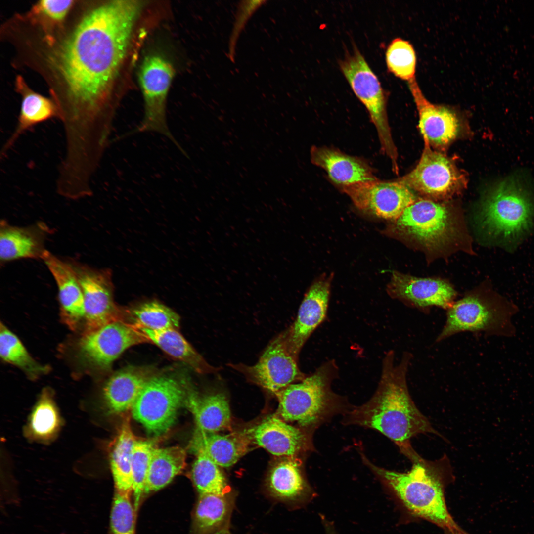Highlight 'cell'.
Listing matches in <instances>:
<instances>
[{
    "label": "cell",
    "mask_w": 534,
    "mask_h": 534,
    "mask_svg": "<svg viewBox=\"0 0 534 534\" xmlns=\"http://www.w3.org/2000/svg\"><path fill=\"white\" fill-rule=\"evenodd\" d=\"M144 4L114 0L92 9L50 55L65 89L55 103L69 143L92 146L109 139L110 90Z\"/></svg>",
    "instance_id": "1"
},
{
    "label": "cell",
    "mask_w": 534,
    "mask_h": 534,
    "mask_svg": "<svg viewBox=\"0 0 534 534\" xmlns=\"http://www.w3.org/2000/svg\"><path fill=\"white\" fill-rule=\"evenodd\" d=\"M412 358L410 352H405L395 364V352L388 351L376 391L366 403L347 411L344 424L377 430L399 449L410 444V439L418 434L439 435L409 394L407 376Z\"/></svg>",
    "instance_id": "2"
},
{
    "label": "cell",
    "mask_w": 534,
    "mask_h": 534,
    "mask_svg": "<svg viewBox=\"0 0 534 534\" xmlns=\"http://www.w3.org/2000/svg\"><path fill=\"white\" fill-rule=\"evenodd\" d=\"M402 453L412 462L406 472L379 467L360 453L363 463L391 491L404 510L414 518L425 520L444 530L460 527L449 513L445 496V487L451 480V469L445 456L431 461L422 458L408 446Z\"/></svg>",
    "instance_id": "3"
},
{
    "label": "cell",
    "mask_w": 534,
    "mask_h": 534,
    "mask_svg": "<svg viewBox=\"0 0 534 534\" xmlns=\"http://www.w3.org/2000/svg\"><path fill=\"white\" fill-rule=\"evenodd\" d=\"M526 178L515 174L502 178L485 195L480 221L488 235L503 246H514L534 225V196Z\"/></svg>",
    "instance_id": "4"
},
{
    "label": "cell",
    "mask_w": 534,
    "mask_h": 534,
    "mask_svg": "<svg viewBox=\"0 0 534 534\" xmlns=\"http://www.w3.org/2000/svg\"><path fill=\"white\" fill-rule=\"evenodd\" d=\"M339 370L335 360H327L302 381L276 392L279 403L277 417L313 432L332 415L347 411L346 400L331 388L333 381L339 376Z\"/></svg>",
    "instance_id": "5"
},
{
    "label": "cell",
    "mask_w": 534,
    "mask_h": 534,
    "mask_svg": "<svg viewBox=\"0 0 534 534\" xmlns=\"http://www.w3.org/2000/svg\"><path fill=\"white\" fill-rule=\"evenodd\" d=\"M518 310L512 302L492 291L467 294L446 310L445 324L435 342L466 332L511 337L516 333L513 318Z\"/></svg>",
    "instance_id": "6"
},
{
    "label": "cell",
    "mask_w": 534,
    "mask_h": 534,
    "mask_svg": "<svg viewBox=\"0 0 534 534\" xmlns=\"http://www.w3.org/2000/svg\"><path fill=\"white\" fill-rule=\"evenodd\" d=\"M391 222L382 233L408 238L428 249L443 247L458 233V222L450 209L430 200L415 201Z\"/></svg>",
    "instance_id": "7"
},
{
    "label": "cell",
    "mask_w": 534,
    "mask_h": 534,
    "mask_svg": "<svg viewBox=\"0 0 534 534\" xmlns=\"http://www.w3.org/2000/svg\"><path fill=\"white\" fill-rule=\"evenodd\" d=\"M339 65L356 95L367 109L383 151L390 159L393 169H397V153L388 121L386 96L377 77L356 47Z\"/></svg>",
    "instance_id": "8"
},
{
    "label": "cell",
    "mask_w": 534,
    "mask_h": 534,
    "mask_svg": "<svg viewBox=\"0 0 534 534\" xmlns=\"http://www.w3.org/2000/svg\"><path fill=\"white\" fill-rule=\"evenodd\" d=\"M174 73L172 64L160 55H148L144 59L139 73L144 102V117L136 127L117 140L136 133L156 132L167 137L186 154L170 131L167 121V97Z\"/></svg>",
    "instance_id": "9"
},
{
    "label": "cell",
    "mask_w": 534,
    "mask_h": 534,
    "mask_svg": "<svg viewBox=\"0 0 534 534\" xmlns=\"http://www.w3.org/2000/svg\"><path fill=\"white\" fill-rule=\"evenodd\" d=\"M185 398L177 380L168 376L151 377L132 408V415L149 433L159 436L173 426Z\"/></svg>",
    "instance_id": "10"
},
{
    "label": "cell",
    "mask_w": 534,
    "mask_h": 534,
    "mask_svg": "<svg viewBox=\"0 0 534 534\" xmlns=\"http://www.w3.org/2000/svg\"><path fill=\"white\" fill-rule=\"evenodd\" d=\"M149 341L135 324L116 320L82 334L76 345V357L85 369L103 371L109 369L128 348Z\"/></svg>",
    "instance_id": "11"
},
{
    "label": "cell",
    "mask_w": 534,
    "mask_h": 534,
    "mask_svg": "<svg viewBox=\"0 0 534 534\" xmlns=\"http://www.w3.org/2000/svg\"><path fill=\"white\" fill-rule=\"evenodd\" d=\"M232 367L249 381L274 394L307 376L300 370L298 359L288 349L286 331L270 342L255 364Z\"/></svg>",
    "instance_id": "12"
},
{
    "label": "cell",
    "mask_w": 534,
    "mask_h": 534,
    "mask_svg": "<svg viewBox=\"0 0 534 534\" xmlns=\"http://www.w3.org/2000/svg\"><path fill=\"white\" fill-rule=\"evenodd\" d=\"M67 262L77 276L84 296L86 314L82 334L122 320L121 311L113 299L110 272L74 261Z\"/></svg>",
    "instance_id": "13"
},
{
    "label": "cell",
    "mask_w": 534,
    "mask_h": 534,
    "mask_svg": "<svg viewBox=\"0 0 534 534\" xmlns=\"http://www.w3.org/2000/svg\"><path fill=\"white\" fill-rule=\"evenodd\" d=\"M358 210L391 221L416 201L413 191L399 179L360 182L339 189Z\"/></svg>",
    "instance_id": "14"
},
{
    "label": "cell",
    "mask_w": 534,
    "mask_h": 534,
    "mask_svg": "<svg viewBox=\"0 0 534 534\" xmlns=\"http://www.w3.org/2000/svg\"><path fill=\"white\" fill-rule=\"evenodd\" d=\"M424 148L415 168L400 179L413 191L435 198L457 193L465 185L463 175L442 154L431 149L424 139Z\"/></svg>",
    "instance_id": "15"
},
{
    "label": "cell",
    "mask_w": 534,
    "mask_h": 534,
    "mask_svg": "<svg viewBox=\"0 0 534 534\" xmlns=\"http://www.w3.org/2000/svg\"><path fill=\"white\" fill-rule=\"evenodd\" d=\"M334 273H323L306 291L294 323L286 329V341L291 354H299L311 335L325 320L328 309Z\"/></svg>",
    "instance_id": "16"
},
{
    "label": "cell",
    "mask_w": 534,
    "mask_h": 534,
    "mask_svg": "<svg viewBox=\"0 0 534 534\" xmlns=\"http://www.w3.org/2000/svg\"><path fill=\"white\" fill-rule=\"evenodd\" d=\"M387 291L392 298L426 313L433 307L446 310L455 302L457 295L445 281L415 277L396 271L392 273Z\"/></svg>",
    "instance_id": "17"
},
{
    "label": "cell",
    "mask_w": 534,
    "mask_h": 534,
    "mask_svg": "<svg viewBox=\"0 0 534 534\" xmlns=\"http://www.w3.org/2000/svg\"><path fill=\"white\" fill-rule=\"evenodd\" d=\"M255 443L272 455L296 457L313 448L312 433L294 427L279 417H267L251 432Z\"/></svg>",
    "instance_id": "18"
},
{
    "label": "cell",
    "mask_w": 534,
    "mask_h": 534,
    "mask_svg": "<svg viewBox=\"0 0 534 534\" xmlns=\"http://www.w3.org/2000/svg\"><path fill=\"white\" fill-rule=\"evenodd\" d=\"M419 114V127L423 139L430 144L446 146L457 136L459 123L448 108L430 102L423 94L415 79L408 82Z\"/></svg>",
    "instance_id": "19"
},
{
    "label": "cell",
    "mask_w": 534,
    "mask_h": 534,
    "mask_svg": "<svg viewBox=\"0 0 534 534\" xmlns=\"http://www.w3.org/2000/svg\"><path fill=\"white\" fill-rule=\"evenodd\" d=\"M42 259L52 275L58 287L62 321L72 330L84 322L85 307L82 288L67 261H63L47 250Z\"/></svg>",
    "instance_id": "20"
},
{
    "label": "cell",
    "mask_w": 534,
    "mask_h": 534,
    "mask_svg": "<svg viewBox=\"0 0 534 534\" xmlns=\"http://www.w3.org/2000/svg\"><path fill=\"white\" fill-rule=\"evenodd\" d=\"M282 457L269 471L265 483L267 492L275 501L291 507L300 506L309 499L312 490L297 458Z\"/></svg>",
    "instance_id": "21"
},
{
    "label": "cell",
    "mask_w": 534,
    "mask_h": 534,
    "mask_svg": "<svg viewBox=\"0 0 534 534\" xmlns=\"http://www.w3.org/2000/svg\"><path fill=\"white\" fill-rule=\"evenodd\" d=\"M310 157L312 163L325 170L339 189L377 179L371 167L364 160L336 149L312 146Z\"/></svg>",
    "instance_id": "22"
},
{
    "label": "cell",
    "mask_w": 534,
    "mask_h": 534,
    "mask_svg": "<svg viewBox=\"0 0 534 534\" xmlns=\"http://www.w3.org/2000/svg\"><path fill=\"white\" fill-rule=\"evenodd\" d=\"M48 228L43 223L26 227L0 224V260L6 263L22 258L41 259L45 251L44 241Z\"/></svg>",
    "instance_id": "23"
},
{
    "label": "cell",
    "mask_w": 534,
    "mask_h": 534,
    "mask_svg": "<svg viewBox=\"0 0 534 534\" xmlns=\"http://www.w3.org/2000/svg\"><path fill=\"white\" fill-rule=\"evenodd\" d=\"M236 497L232 491L223 494H199L189 534H213L230 527Z\"/></svg>",
    "instance_id": "24"
},
{
    "label": "cell",
    "mask_w": 534,
    "mask_h": 534,
    "mask_svg": "<svg viewBox=\"0 0 534 534\" xmlns=\"http://www.w3.org/2000/svg\"><path fill=\"white\" fill-rule=\"evenodd\" d=\"M250 438L244 433L221 435L196 430L191 441L195 451L205 453L219 466L229 467L235 464L249 450Z\"/></svg>",
    "instance_id": "25"
},
{
    "label": "cell",
    "mask_w": 534,
    "mask_h": 534,
    "mask_svg": "<svg viewBox=\"0 0 534 534\" xmlns=\"http://www.w3.org/2000/svg\"><path fill=\"white\" fill-rule=\"evenodd\" d=\"M149 378L146 371L136 368H125L113 374L103 388V397L108 412L120 414L132 409Z\"/></svg>",
    "instance_id": "26"
},
{
    "label": "cell",
    "mask_w": 534,
    "mask_h": 534,
    "mask_svg": "<svg viewBox=\"0 0 534 534\" xmlns=\"http://www.w3.org/2000/svg\"><path fill=\"white\" fill-rule=\"evenodd\" d=\"M186 403L194 416L197 430L217 433L230 427L231 410L224 394L217 392L199 397L191 393Z\"/></svg>",
    "instance_id": "27"
},
{
    "label": "cell",
    "mask_w": 534,
    "mask_h": 534,
    "mask_svg": "<svg viewBox=\"0 0 534 534\" xmlns=\"http://www.w3.org/2000/svg\"><path fill=\"white\" fill-rule=\"evenodd\" d=\"M137 440L131 428L130 416L127 415L110 450L111 469L115 491L118 492L129 494L133 492L131 463L133 447Z\"/></svg>",
    "instance_id": "28"
},
{
    "label": "cell",
    "mask_w": 534,
    "mask_h": 534,
    "mask_svg": "<svg viewBox=\"0 0 534 534\" xmlns=\"http://www.w3.org/2000/svg\"><path fill=\"white\" fill-rule=\"evenodd\" d=\"M22 100L16 127L3 146L0 152L4 157L14 145L20 136L34 126L51 119L58 118L55 103L32 91L22 89Z\"/></svg>",
    "instance_id": "29"
},
{
    "label": "cell",
    "mask_w": 534,
    "mask_h": 534,
    "mask_svg": "<svg viewBox=\"0 0 534 534\" xmlns=\"http://www.w3.org/2000/svg\"><path fill=\"white\" fill-rule=\"evenodd\" d=\"M186 454L181 447H154L152 450L143 494L158 490L169 484L186 466Z\"/></svg>",
    "instance_id": "30"
},
{
    "label": "cell",
    "mask_w": 534,
    "mask_h": 534,
    "mask_svg": "<svg viewBox=\"0 0 534 534\" xmlns=\"http://www.w3.org/2000/svg\"><path fill=\"white\" fill-rule=\"evenodd\" d=\"M138 327L150 341L171 356L184 362L197 372L204 373L214 371L215 368L205 361L178 330L168 329L156 331Z\"/></svg>",
    "instance_id": "31"
},
{
    "label": "cell",
    "mask_w": 534,
    "mask_h": 534,
    "mask_svg": "<svg viewBox=\"0 0 534 534\" xmlns=\"http://www.w3.org/2000/svg\"><path fill=\"white\" fill-rule=\"evenodd\" d=\"M0 356L1 359L20 369L32 380L46 374L50 367L35 360L18 337L4 324H0Z\"/></svg>",
    "instance_id": "32"
},
{
    "label": "cell",
    "mask_w": 534,
    "mask_h": 534,
    "mask_svg": "<svg viewBox=\"0 0 534 534\" xmlns=\"http://www.w3.org/2000/svg\"><path fill=\"white\" fill-rule=\"evenodd\" d=\"M61 420L51 390L44 388L30 417L28 434L36 440H48L54 437Z\"/></svg>",
    "instance_id": "33"
},
{
    "label": "cell",
    "mask_w": 534,
    "mask_h": 534,
    "mask_svg": "<svg viewBox=\"0 0 534 534\" xmlns=\"http://www.w3.org/2000/svg\"><path fill=\"white\" fill-rule=\"evenodd\" d=\"M196 453L191 476L199 494H223L231 492V489L220 466L203 451Z\"/></svg>",
    "instance_id": "34"
},
{
    "label": "cell",
    "mask_w": 534,
    "mask_h": 534,
    "mask_svg": "<svg viewBox=\"0 0 534 534\" xmlns=\"http://www.w3.org/2000/svg\"><path fill=\"white\" fill-rule=\"evenodd\" d=\"M136 326L152 330H178L179 317L168 307L156 301L144 303L133 309Z\"/></svg>",
    "instance_id": "35"
},
{
    "label": "cell",
    "mask_w": 534,
    "mask_h": 534,
    "mask_svg": "<svg viewBox=\"0 0 534 534\" xmlns=\"http://www.w3.org/2000/svg\"><path fill=\"white\" fill-rule=\"evenodd\" d=\"M386 61L388 70L396 76L408 82L415 79L416 53L408 41L393 39L387 48Z\"/></svg>",
    "instance_id": "36"
},
{
    "label": "cell",
    "mask_w": 534,
    "mask_h": 534,
    "mask_svg": "<svg viewBox=\"0 0 534 534\" xmlns=\"http://www.w3.org/2000/svg\"><path fill=\"white\" fill-rule=\"evenodd\" d=\"M154 447L149 441L137 440L133 447L131 469L134 507L136 511L143 494L145 481L152 450Z\"/></svg>",
    "instance_id": "37"
},
{
    "label": "cell",
    "mask_w": 534,
    "mask_h": 534,
    "mask_svg": "<svg viewBox=\"0 0 534 534\" xmlns=\"http://www.w3.org/2000/svg\"><path fill=\"white\" fill-rule=\"evenodd\" d=\"M130 495L115 491L110 514L111 534H135L136 511Z\"/></svg>",
    "instance_id": "38"
},
{
    "label": "cell",
    "mask_w": 534,
    "mask_h": 534,
    "mask_svg": "<svg viewBox=\"0 0 534 534\" xmlns=\"http://www.w3.org/2000/svg\"><path fill=\"white\" fill-rule=\"evenodd\" d=\"M267 2L266 0H241L237 5L235 20L228 43L229 59L234 62L236 47L239 37L252 15Z\"/></svg>",
    "instance_id": "39"
},
{
    "label": "cell",
    "mask_w": 534,
    "mask_h": 534,
    "mask_svg": "<svg viewBox=\"0 0 534 534\" xmlns=\"http://www.w3.org/2000/svg\"><path fill=\"white\" fill-rule=\"evenodd\" d=\"M73 2V0H41L35 6L34 12L59 22L64 19Z\"/></svg>",
    "instance_id": "40"
},
{
    "label": "cell",
    "mask_w": 534,
    "mask_h": 534,
    "mask_svg": "<svg viewBox=\"0 0 534 534\" xmlns=\"http://www.w3.org/2000/svg\"><path fill=\"white\" fill-rule=\"evenodd\" d=\"M444 531L445 534H469L460 527L456 529L446 530Z\"/></svg>",
    "instance_id": "41"
},
{
    "label": "cell",
    "mask_w": 534,
    "mask_h": 534,
    "mask_svg": "<svg viewBox=\"0 0 534 534\" xmlns=\"http://www.w3.org/2000/svg\"><path fill=\"white\" fill-rule=\"evenodd\" d=\"M213 534H233L230 530V527L224 528Z\"/></svg>",
    "instance_id": "42"
},
{
    "label": "cell",
    "mask_w": 534,
    "mask_h": 534,
    "mask_svg": "<svg viewBox=\"0 0 534 534\" xmlns=\"http://www.w3.org/2000/svg\"><path fill=\"white\" fill-rule=\"evenodd\" d=\"M325 526L326 527V530L327 534H336V533L334 531L333 528L330 525H329L328 523H327L325 525Z\"/></svg>",
    "instance_id": "43"
}]
</instances>
